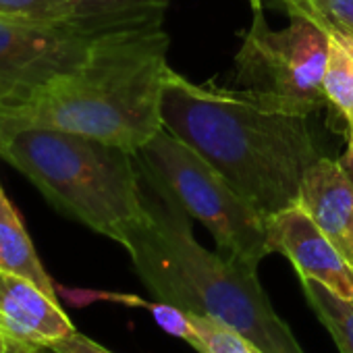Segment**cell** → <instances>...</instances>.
Listing matches in <instances>:
<instances>
[{
  "instance_id": "obj_1",
  "label": "cell",
  "mask_w": 353,
  "mask_h": 353,
  "mask_svg": "<svg viewBox=\"0 0 353 353\" xmlns=\"http://www.w3.org/2000/svg\"><path fill=\"white\" fill-rule=\"evenodd\" d=\"M160 114L264 219L299 204L303 174L320 158L312 112L276 94L194 83L170 69Z\"/></svg>"
},
{
  "instance_id": "obj_2",
  "label": "cell",
  "mask_w": 353,
  "mask_h": 353,
  "mask_svg": "<svg viewBox=\"0 0 353 353\" xmlns=\"http://www.w3.org/2000/svg\"><path fill=\"white\" fill-rule=\"evenodd\" d=\"M168 46L162 21L127 23L100 34L71 71L0 108V135L57 129L135 154L162 129Z\"/></svg>"
},
{
  "instance_id": "obj_3",
  "label": "cell",
  "mask_w": 353,
  "mask_h": 353,
  "mask_svg": "<svg viewBox=\"0 0 353 353\" xmlns=\"http://www.w3.org/2000/svg\"><path fill=\"white\" fill-rule=\"evenodd\" d=\"M135 164L145 216L121 245L156 299L233 326L262 353H305L274 312L258 270L198 243L185 208L143 164Z\"/></svg>"
},
{
  "instance_id": "obj_4",
  "label": "cell",
  "mask_w": 353,
  "mask_h": 353,
  "mask_svg": "<svg viewBox=\"0 0 353 353\" xmlns=\"http://www.w3.org/2000/svg\"><path fill=\"white\" fill-rule=\"evenodd\" d=\"M0 158L54 210L117 243L145 216L135 154L125 148L69 131L23 129L0 135Z\"/></svg>"
},
{
  "instance_id": "obj_5",
  "label": "cell",
  "mask_w": 353,
  "mask_h": 353,
  "mask_svg": "<svg viewBox=\"0 0 353 353\" xmlns=\"http://www.w3.org/2000/svg\"><path fill=\"white\" fill-rule=\"evenodd\" d=\"M135 160L156 176L192 219L208 229L223 256L258 270V264L272 254L266 219L192 145L162 127L135 152Z\"/></svg>"
},
{
  "instance_id": "obj_6",
  "label": "cell",
  "mask_w": 353,
  "mask_h": 353,
  "mask_svg": "<svg viewBox=\"0 0 353 353\" xmlns=\"http://www.w3.org/2000/svg\"><path fill=\"white\" fill-rule=\"evenodd\" d=\"M285 30L268 26L262 9L241 32L235 54V81L248 90L293 100L310 112L326 104L322 79L328 57V34L305 15H289Z\"/></svg>"
},
{
  "instance_id": "obj_7",
  "label": "cell",
  "mask_w": 353,
  "mask_h": 353,
  "mask_svg": "<svg viewBox=\"0 0 353 353\" xmlns=\"http://www.w3.org/2000/svg\"><path fill=\"white\" fill-rule=\"evenodd\" d=\"M162 19L164 11L52 23L0 17V108L21 102L52 77L71 71L100 34Z\"/></svg>"
},
{
  "instance_id": "obj_8",
  "label": "cell",
  "mask_w": 353,
  "mask_h": 353,
  "mask_svg": "<svg viewBox=\"0 0 353 353\" xmlns=\"http://www.w3.org/2000/svg\"><path fill=\"white\" fill-rule=\"evenodd\" d=\"M266 237L270 252L283 254L299 281H314L336 297L353 301V266L299 204L268 216Z\"/></svg>"
},
{
  "instance_id": "obj_9",
  "label": "cell",
  "mask_w": 353,
  "mask_h": 353,
  "mask_svg": "<svg viewBox=\"0 0 353 353\" xmlns=\"http://www.w3.org/2000/svg\"><path fill=\"white\" fill-rule=\"evenodd\" d=\"M0 328L11 341L42 347L75 332L57 297L7 270H0Z\"/></svg>"
},
{
  "instance_id": "obj_10",
  "label": "cell",
  "mask_w": 353,
  "mask_h": 353,
  "mask_svg": "<svg viewBox=\"0 0 353 353\" xmlns=\"http://www.w3.org/2000/svg\"><path fill=\"white\" fill-rule=\"evenodd\" d=\"M299 206L353 266V179L341 160L320 156L305 170Z\"/></svg>"
},
{
  "instance_id": "obj_11",
  "label": "cell",
  "mask_w": 353,
  "mask_h": 353,
  "mask_svg": "<svg viewBox=\"0 0 353 353\" xmlns=\"http://www.w3.org/2000/svg\"><path fill=\"white\" fill-rule=\"evenodd\" d=\"M0 270L30 279L48 295L59 299L57 285L42 266L36 248L21 223V216L3 188H0Z\"/></svg>"
},
{
  "instance_id": "obj_12",
  "label": "cell",
  "mask_w": 353,
  "mask_h": 353,
  "mask_svg": "<svg viewBox=\"0 0 353 353\" xmlns=\"http://www.w3.org/2000/svg\"><path fill=\"white\" fill-rule=\"evenodd\" d=\"M320 26V23H318ZM328 34V57L324 67V96L326 102L345 121L347 133L353 131V38L322 26Z\"/></svg>"
},
{
  "instance_id": "obj_13",
  "label": "cell",
  "mask_w": 353,
  "mask_h": 353,
  "mask_svg": "<svg viewBox=\"0 0 353 353\" xmlns=\"http://www.w3.org/2000/svg\"><path fill=\"white\" fill-rule=\"evenodd\" d=\"M305 301L332 336L339 353H353V301L341 299L314 281H301Z\"/></svg>"
},
{
  "instance_id": "obj_14",
  "label": "cell",
  "mask_w": 353,
  "mask_h": 353,
  "mask_svg": "<svg viewBox=\"0 0 353 353\" xmlns=\"http://www.w3.org/2000/svg\"><path fill=\"white\" fill-rule=\"evenodd\" d=\"M192 339L190 345L198 353H262L248 336L233 326L208 316L190 312Z\"/></svg>"
},
{
  "instance_id": "obj_15",
  "label": "cell",
  "mask_w": 353,
  "mask_h": 353,
  "mask_svg": "<svg viewBox=\"0 0 353 353\" xmlns=\"http://www.w3.org/2000/svg\"><path fill=\"white\" fill-rule=\"evenodd\" d=\"M289 15H305L353 38V0H279Z\"/></svg>"
},
{
  "instance_id": "obj_16",
  "label": "cell",
  "mask_w": 353,
  "mask_h": 353,
  "mask_svg": "<svg viewBox=\"0 0 353 353\" xmlns=\"http://www.w3.org/2000/svg\"><path fill=\"white\" fill-rule=\"evenodd\" d=\"M0 17L28 21H67L75 17V0H0Z\"/></svg>"
},
{
  "instance_id": "obj_17",
  "label": "cell",
  "mask_w": 353,
  "mask_h": 353,
  "mask_svg": "<svg viewBox=\"0 0 353 353\" xmlns=\"http://www.w3.org/2000/svg\"><path fill=\"white\" fill-rule=\"evenodd\" d=\"M170 0H75V17H125L139 13L166 11Z\"/></svg>"
},
{
  "instance_id": "obj_18",
  "label": "cell",
  "mask_w": 353,
  "mask_h": 353,
  "mask_svg": "<svg viewBox=\"0 0 353 353\" xmlns=\"http://www.w3.org/2000/svg\"><path fill=\"white\" fill-rule=\"evenodd\" d=\"M52 353H112L94 339L81 334V332H71L65 339H59L50 345Z\"/></svg>"
},
{
  "instance_id": "obj_19",
  "label": "cell",
  "mask_w": 353,
  "mask_h": 353,
  "mask_svg": "<svg viewBox=\"0 0 353 353\" xmlns=\"http://www.w3.org/2000/svg\"><path fill=\"white\" fill-rule=\"evenodd\" d=\"M7 353H52V349L42 347V345H28V343L11 341V349Z\"/></svg>"
},
{
  "instance_id": "obj_20",
  "label": "cell",
  "mask_w": 353,
  "mask_h": 353,
  "mask_svg": "<svg viewBox=\"0 0 353 353\" xmlns=\"http://www.w3.org/2000/svg\"><path fill=\"white\" fill-rule=\"evenodd\" d=\"M347 139H349V143H347V152H345V156L341 158V162H343L345 170L351 174V179H353V131H351V133H347Z\"/></svg>"
},
{
  "instance_id": "obj_21",
  "label": "cell",
  "mask_w": 353,
  "mask_h": 353,
  "mask_svg": "<svg viewBox=\"0 0 353 353\" xmlns=\"http://www.w3.org/2000/svg\"><path fill=\"white\" fill-rule=\"evenodd\" d=\"M11 349V339L5 334V330L0 328V353H7Z\"/></svg>"
},
{
  "instance_id": "obj_22",
  "label": "cell",
  "mask_w": 353,
  "mask_h": 353,
  "mask_svg": "<svg viewBox=\"0 0 353 353\" xmlns=\"http://www.w3.org/2000/svg\"><path fill=\"white\" fill-rule=\"evenodd\" d=\"M262 3H264V0H250V5H252L254 11H256V9H262Z\"/></svg>"
}]
</instances>
